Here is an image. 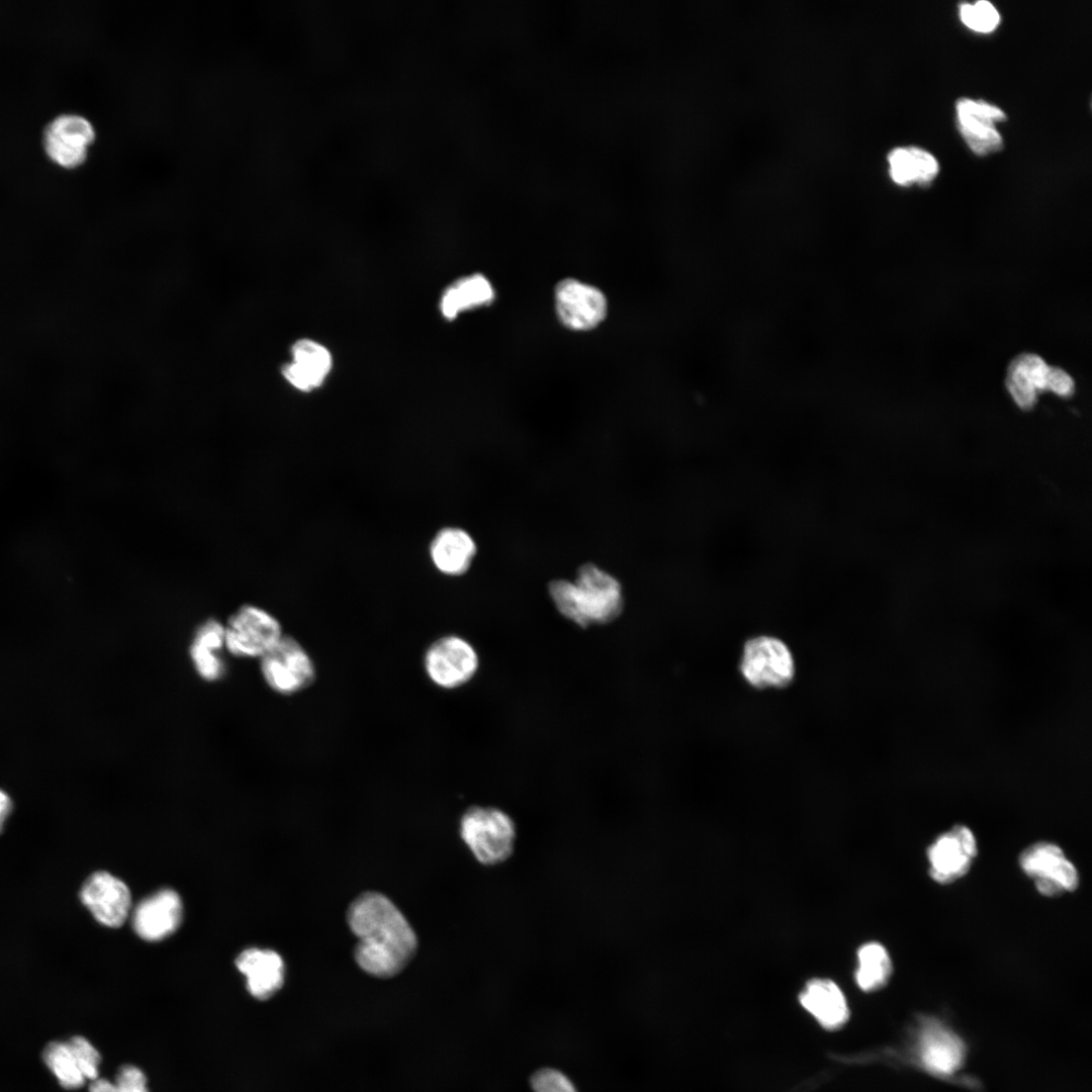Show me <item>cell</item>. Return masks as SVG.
I'll return each mask as SVG.
<instances>
[{"label":"cell","mask_w":1092,"mask_h":1092,"mask_svg":"<svg viewBox=\"0 0 1092 1092\" xmlns=\"http://www.w3.org/2000/svg\"><path fill=\"white\" fill-rule=\"evenodd\" d=\"M347 921L357 937L355 961L367 974L391 978L413 960L417 935L399 909L384 895L366 892L349 906Z\"/></svg>","instance_id":"6da1fadb"},{"label":"cell","mask_w":1092,"mask_h":1092,"mask_svg":"<svg viewBox=\"0 0 1092 1092\" xmlns=\"http://www.w3.org/2000/svg\"><path fill=\"white\" fill-rule=\"evenodd\" d=\"M548 593L558 613L580 628L612 623L624 608L618 579L593 563L581 565L574 580H552Z\"/></svg>","instance_id":"7a4b0ae2"},{"label":"cell","mask_w":1092,"mask_h":1092,"mask_svg":"<svg viewBox=\"0 0 1092 1092\" xmlns=\"http://www.w3.org/2000/svg\"><path fill=\"white\" fill-rule=\"evenodd\" d=\"M460 833L475 858L482 864L494 866L504 862L515 848V822L498 808H468L461 818Z\"/></svg>","instance_id":"3957f363"},{"label":"cell","mask_w":1092,"mask_h":1092,"mask_svg":"<svg viewBox=\"0 0 1092 1092\" xmlns=\"http://www.w3.org/2000/svg\"><path fill=\"white\" fill-rule=\"evenodd\" d=\"M479 654L475 646L457 634L436 638L426 648L423 668L437 688L452 691L470 682L478 672Z\"/></svg>","instance_id":"277c9868"},{"label":"cell","mask_w":1092,"mask_h":1092,"mask_svg":"<svg viewBox=\"0 0 1092 1092\" xmlns=\"http://www.w3.org/2000/svg\"><path fill=\"white\" fill-rule=\"evenodd\" d=\"M284 636L279 620L267 610L243 605L224 624L225 650L241 658H261Z\"/></svg>","instance_id":"5b68a950"},{"label":"cell","mask_w":1092,"mask_h":1092,"mask_svg":"<svg viewBox=\"0 0 1092 1092\" xmlns=\"http://www.w3.org/2000/svg\"><path fill=\"white\" fill-rule=\"evenodd\" d=\"M260 672L276 694L292 696L310 687L316 677L313 659L295 638L285 635L260 658Z\"/></svg>","instance_id":"8992f818"},{"label":"cell","mask_w":1092,"mask_h":1092,"mask_svg":"<svg viewBox=\"0 0 1092 1092\" xmlns=\"http://www.w3.org/2000/svg\"><path fill=\"white\" fill-rule=\"evenodd\" d=\"M1019 866L1042 896L1059 897L1078 888L1076 867L1055 843L1039 841L1027 846L1019 854Z\"/></svg>","instance_id":"52a82bcc"},{"label":"cell","mask_w":1092,"mask_h":1092,"mask_svg":"<svg viewBox=\"0 0 1092 1092\" xmlns=\"http://www.w3.org/2000/svg\"><path fill=\"white\" fill-rule=\"evenodd\" d=\"M740 671L754 688H784L794 677L793 655L780 639L758 636L745 643Z\"/></svg>","instance_id":"ba28073f"},{"label":"cell","mask_w":1092,"mask_h":1092,"mask_svg":"<svg viewBox=\"0 0 1092 1092\" xmlns=\"http://www.w3.org/2000/svg\"><path fill=\"white\" fill-rule=\"evenodd\" d=\"M930 878L939 884L953 883L970 871L978 854L977 839L965 825H956L938 835L928 846Z\"/></svg>","instance_id":"9c48e42d"},{"label":"cell","mask_w":1092,"mask_h":1092,"mask_svg":"<svg viewBox=\"0 0 1092 1092\" xmlns=\"http://www.w3.org/2000/svg\"><path fill=\"white\" fill-rule=\"evenodd\" d=\"M95 140L91 122L79 114H62L44 128L43 147L49 158L64 168H75L87 158Z\"/></svg>","instance_id":"30bf717a"},{"label":"cell","mask_w":1092,"mask_h":1092,"mask_svg":"<svg viewBox=\"0 0 1092 1092\" xmlns=\"http://www.w3.org/2000/svg\"><path fill=\"white\" fill-rule=\"evenodd\" d=\"M555 305L561 323L576 331L595 328L607 313L602 291L576 279H564L557 284Z\"/></svg>","instance_id":"8fae6325"},{"label":"cell","mask_w":1092,"mask_h":1092,"mask_svg":"<svg viewBox=\"0 0 1092 1092\" xmlns=\"http://www.w3.org/2000/svg\"><path fill=\"white\" fill-rule=\"evenodd\" d=\"M80 897L95 919L108 927L121 926L131 906L126 885L107 872H96L88 877Z\"/></svg>","instance_id":"7c38bea8"},{"label":"cell","mask_w":1092,"mask_h":1092,"mask_svg":"<svg viewBox=\"0 0 1092 1092\" xmlns=\"http://www.w3.org/2000/svg\"><path fill=\"white\" fill-rule=\"evenodd\" d=\"M956 109L959 130L976 155L985 156L1002 149L1003 141L995 127V121L1006 118L1000 108L963 97L957 101Z\"/></svg>","instance_id":"4fadbf2b"},{"label":"cell","mask_w":1092,"mask_h":1092,"mask_svg":"<svg viewBox=\"0 0 1092 1092\" xmlns=\"http://www.w3.org/2000/svg\"><path fill=\"white\" fill-rule=\"evenodd\" d=\"M291 360L283 364L281 375L294 389L308 393L320 388L333 368L331 352L311 339H298L290 348Z\"/></svg>","instance_id":"5bb4252c"},{"label":"cell","mask_w":1092,"mask_h":1092,"mask_svg":"<svg viewBox=\"0 0 1092 1092\" xmlns=\"http://www.w3.org/2000/svg\"><path fill=\"white\" fill-rule=\"evenodd\" d=\"M182 917L179 895L170 889L161 890L144 899L134 909L132 926L143 939L156 941L173 933Z\"/></svg>","instance_id":"9a60e30c"},{"label":"cell","mask_w":1092,"mask_h":1092,"mask_svg":"<svg viewBox=\"0 0 1092 1092\" xmlns=\"http://www.w3.org/2000/svg\"><path fill=\"white\" fill-rule=\"evenodd\" d=\"M477 553V545L471 534L461 527L446 526L440 529L429 545L433 566L443 575L461 576L471 567Z\"/></svg>","instance_id":"2e32d148"},{"label":"cell","mask_w":1092,"mask_h":1092,"mask_svg":"<svg viewBox=\"0 0 1092 1092\" xmlns=\"http://www.w3.org/2000/svg\"><path fill=\"white\" fill-rule=\"evenodd\" d=\"M918 1052L927 1070L945 1076L962 1067L966 1049L962 1039L950 1029L938 1022L928 1021L919 1034Z\"/></svg>","instance_id":"e0dca14e"},{"label":"cell","mask_w":1092,"mask_h":1092,"mask_svg":"<svg viewBox=\"0 0 1092 1092\" xmlns=\"http://www.w3.org/2000/svg\"><path fill=\"white\" fill-rule=\"evenodd\" d=\"M799 1002L825 1029H838L849 1018V1007L842 990L827 978L809 980L799 994Z\"/></svg>","instance_id":"ac0fdd59"},{"label":"cell","mask_w":1092,"mask_h":1092,"mask_svg":"<svg viewBox=\"0 0 1092 1092\" xmlns=\"http://www.w3.org/2000/svg\"><path fill=\"white\" fill-rule=\"evenodd\" d=\"M224 624L214 618L201 622L194 631L189 655L196 673L206 681H216L226 673L223 657Z\"/></svg>","instance_id":"d6986e66"},{"label":"cell","mask_w":1092,"mask_h":1092,"mask_svg":"<svg viewBox=\"0 0 1092 1092\" xmlns=\"http://www.w3.org/2000/svg\"><path fill=\"white\" fill-rule=\"evenodd\" d=\"M236 965L247 978L249 992L257 999L270 998L283 985L284 964L273 950L246 949L238 957Z\"/></svg>","instance_id":"ffe728a7"},{"label":"cell","mask_w":1092,"mask_h":1092,"mask_svg":"<svg viewBox=\"0 0 1092 1092\" xmlns=\"http://www.w3.org/2000/svg\"><path fill=\"white\" fill-rule=\"evenodd\" d=\"M493 298L494 290L488 279L481 274H472L449 285L441 296L439 306L442 315L453 321L465 310L488 305Z\"/></svg>","instance_id":"44dd1931"},{"label":"cell","mask_w":1092,"mask_h":1092,"mask_svg":"<svg viewBox=\"0 0 1092 1092\" xmlns=\"http://www.w3.org/2000/svg\"><path fill=\"white\" fill-rule=\"evenodd\" d=\"M890 175L900 185L929 184L938 173V164L928 152L917 148H897L888 156Z\"/></svg>","instance_id":"7402d4cb"},{"label":"cell","mask_w":1092,"mask_h":1092,"mask_svg":"<svg viewBox=\"0 0 1092 1092\" xmlns=\"http://www.w3.org/2000/svg\"><path fill=\"white\" fill-rule=\"evenodd\" d=\"M857 968L854 973L856 985L863 992H874L885 987L892 975L891 957L878 941L861 944L856 952Z\"/></svg>","instance_id":"603a6c76"},{"label":"cell","mask_w":1092,"mask_h":1092,"mask_svg":"<svg viewBox=\"0 0 1092 1092\" xmlns=\"http://www.w3.org/2000/svg\"><path fill=\"white\" fill-rule=\"evenodd\" d=\"M41 1059L64 1089L77 1090L88 1082L68 1040L48 1042Z\"/></svg>","instance_id":"cb8c5ba5"},{"label":"cell","mask_w":1092,"mask_h":1092,"mask_svg":"<svg viewBox=\"0 0 1092 1092\" xmlns=\"http://www.w3.org/2000/svg\"><path fill=\"white\" fill-rule=\"evenodd\" d=\"M89 1092H149L147 1077L132 1065L121 1067L114 1081L97 1078L90 1082Z\"/></svg>","instance_id":"d4e9b609"},{"label":"cell","mask_w":1092,"mask_h":1092,"mask_svg":"<svg viewBox=\"0 0 1092 1092\" xmlns=\"http://www.w3.org/2000/svg\"><path fill=\"white\" fill-rule=\"evenodd\" d=\"M960 16L965 25L979 32L994 30L1000 21L998 11L988 1L961 5Z\"/></svg>","instance_id":"484cf974"},{"label":"cell","mask_w":1092,"mask_h":1092,"mask_svg":"<svg viewBox=\"0 0 1092 1092\" xmlns=\"http://www.w3.org/2000/svg\"><path fill=\"white\" fill-rule=\"evenodd\" d=\"M1006 387L1012 399L1020 408L1030 410L1035 404L1037 391L1014 361L1008 367Z\"/></svg>","instance_id":"4316f807"},{"label":"cell","mask_w":1092,"mask_h":1092,"mask_svg":"<svg viewBox=\"0 0 1092 1092\" xmlns=\"http://www.w3.org/2000/svg\"><path fill=\"white\" fill-rule=\"evenodd\" d=\"M534 1092H577L572 1081L554 1068H541L530 1078Z\"/></svg>","instance_id":"83f0119b"},{"label":"cell","mask_w":1092,"mask_h":1092,"mask_svg":"<svg viewBox=\"0 0 1092 1092\" xmlns=\"http://www.w3.org/2000/svg\"><path fill=\"white\" fill-rule=\"evenodd\" d=\"M68 1042L76 1055L88 1082L98 1078L101 1056L97 1049L84 1036L74 1035Z\"/></svg>","instance_id":"f1b7e54d"},{"label":"cell","mask_w":1092,"mask_h":1092,"mask_svg":"<svg viewBox=\"0 0 1092 1092\" xmlns=\"http://www.w3.org/2000/svg\"><path fill=\"white\" fill-rule=\"evenodd\" d=\"M1035 387L1036 391L1045 390L1050 366L1035 354H1022L1013 360Z\"/></svg>","instance_id":"f546056e"},{"label":"cell","mask_w":1092,"mask_h":1092,"mask_svg":"<svg viewBox=\"0 0 1092 1092\" xmlns=\"http://www.w3.org/2000/svg\"><path fill=\"white\" fill-rule=\"evenodd\" d=\"M1074 389V380L1065 370L1058 367H1050L1045 390H1051L1062 397H1069L1073 394Z\"/></svg>","instance_id":"4dcf8cb0"},{"label":"cell","mask_w":1092,"mask_h":1092,"mask_svg":"<svg viewBox=\"0 0 1092 1092\" xmlns=\"http://www.w3.org/2000/svg\"><path fill=\"white\" fill-rule=\"evenodd\" d=\"M12 810V802L9 796L2 790H0V832L3 828L4 822L9 816Z\"/></svg>","instance_id":"1f68e13d"}]
</instances>
